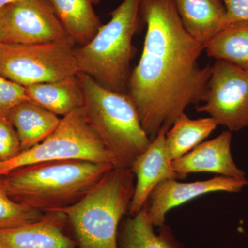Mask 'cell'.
Listing matches in <instances>:
<instances>
[{"mask_svg":"<svg viewBox=\"0 0 248 248\" xmlns=\"http://www.w3.org/2000/svg\"><path fill=\"white\" fill-rule=\"evenodd\" d=\"M67 34L81 46L97 33L103 24L92 0H48Z\"/></svg>","mask_w":248,"mask_h":248,"instance_id":"cell-17","label":"cell"},{"mask_svg":"<svg viewBox=\"0 0 248 248\" xmlns=\"http://www.w3.org/2000/svg\"><path fill=\"white\" fill-rule=\"evenodd\" d=\"M130 169L110 170L71 206L62 209L76 235L77 248H118L119 226L135 190Z\"/></svg>","mask_w":248,"mask_h":248,"instance_id":"cell-4","label":"cell"},{"mask_svg":"<svg viewBox=\"0 0 248 248\" xmlns=\"http://www.w3.org/2000/svg\"><path fill=\"white\" fill-rule=\"evenodd\" d=\"M6 118L14 125L22 151L36 146L55 131L61 119L32 102L18 104L9 111Z\"/></svg>","mask_w":248,"mask_h":248,"instance_id":"cell-15","label":"cell"},{"mask_svg":"<svg viewBox=\"0 0 248 248\" xmlns=\"http://www.w3.org/2000/svg\"><path fill=\"white\" fill-rule=\"evenodd\" d=\"M118 248H182L169 227H161L156 234L148 213L147 203L138 213L129 217L118 232Z\"/></svg>","mask_w":248,"mask_h":248,"instance_id":"cell-18","label":"cell"},{"mask_svg":"<svg viewBox=\"0 0 248 248\" xmlns=\"http://www.w3.org/2000/svg\"><path fill=\"white\" fill-rule=\"evenodd\" d=\"M93 4H98L102 0H92Z\"/></svg>","mask_w":248,"mask_h":248,"instance_id":"cell-26","label":"cell"},{"mask_svg":"<svg viewBox=\"0 0 248 248\" xmlns=\"http://www.w3.org/2000/svg\"><path fill=\"white\" fill-rule=\"evenodd\" d=\"M203 102V105L197 106V112L208 114L230 132L248 127V71L217 60L211 66Z\"/></svg>","mask_w":248,"mask_h":248,"instance_id":"cell-8","label":"cell"},{"mask_svg":"<svg viewBox=\"0 0 248 248\" xmlns=\"http://www.w3.org/2000/svg\"><path fill=\"white\" fill-rule=\"evenodd\" d=\"M44 214L13 200L0 182V230L38 221Z\"/></svg>","mask_w":248,"mask_h":248,"instance_id":"cell-21","label":"cell"},{"mask_svg":"<svg viewBox=\"0 0 248 248\" xmlns=\"http://www.w3.org/2000/svg\"><path fill=\"white\" fill-rule=\"evenodd\" d=\"M248 184L246 178L226 176L189 183L168 179L160 183L150 195L147 202L148 215L154 226L161 228L171 209L210 192H239Z\"/></svg>","mask_w":248,"mask_h":248,"instance_id":"cell-10","label":"cell"},{"mask_svg":"<svg viewBox=\"0 0 248 248\" xmlns=\"http://www.w3.org/2000/svg\"><path fill=\"white\" fill-rule=\"evenodd\" d=\"M204 49L208 56L248 71V21L228 24Z\"/></svg>","mask_w":248,"mask_h":248,"instance_id":"cell-20","label":"cell"},{"mask_svg":"<svg viewBox=\"0 0 248 248\" xmlns=\"http://www.w3.org/2000/svg\"><path fill=\"white\" fill-rule=\"evenodd\" d=\"M76 44L71 37L33 45L0 43V75L24 87L77 76Z\"/></svg>","mask_w":248,"mask_h":248,"instance_id":"cell-7","label":"cell"},{"mask_svg":"<svg viewBox=\"0 0 248 248\" xmlns=\"http://www.w3.org/2000/svg\"><path fill=\"white\" fill-rule=\"evenodd\" d=\"M140 14L146 37L128 94L147 135L155 138L189 106L203 102L211 66H200L203 45L184 29L172 0H141Z\"/></svg>","mask_w":248,"mask_h":248,"instance_id":"cell-1","label":"cell"},{"mask_svg":"<svg viewBox=\"0 0 248 248\" xmlns=\"http://www.w3.org/2000/svg\"><path fill=\"white\" fill-rule=\"evenodd\" d=\"M218 124L213 117L191 120L185 112L177 117L166 135V151L171 161L182 157L200 145Z\"/></svg>","mask_w":248,"mask_h":248,"instance_id":"cell-19","label":"cell"},{"mask_svg":"<svg viewBox=\"0 0 248 248\" xmlns=\"http://www.w3.org/2000/svg\"><path fill=\"white\" fill-rule=\"evenodd\" d=\"M59 161H91L115 167L113 156L91 126L83 107L63 116L43 141L0 162V177L29 165Z\"/></svg>","mask_w":248,"mask_h":248,"instance_id":"cell-6","label":"cell"},{"mask_svg":"<svg viewBox=\"0 0 248 248\" xmlns=\"http://www.w3.org/2000/svg\"><path fill=\"white\" fill-rule=\"evenodd\" d=\"M22 152L16 129L6 117H0V162L7 161Z\"/></svg>","mask_w":248,"mask_h":248,"instance_id":"cell-23","label":"cell"},{"mask_svg":"<svg viewBox=\"0 0 248 248\" xmlns=\"http://www.w3.org/2000/svg\"><path fill=\"white\" fill-rule=\"evenodd\" d=\"M27 102L31 100L26 88L0 75V117H6L11 109Z\"/></svg>","mask_w":248,"mask_h":248,"instance_id":"cell-22","label":"cell"},{"mask_svg":"<svg viewBox=\"0 0 248 248\" xmlns=\"http://www.w3.org/2000/svg\"><path fill=\"white\" fill-rule=\"evenodd\" d=\"M222 1L226 9V27L232 23L248 21V0Z\"/></svg>","mask_w":248,"mask_h":248,"instance_id":"cell-24","label":"cell"},{"mask_svg":"<svg viewBox=\"0 0 248 248\" xmlns=\"http://www.w3.org/2000/svg\"><path fill=\"white\" fill-rule=\"evenodd\" d=\"M68 218L60 211L48 212L40 220L0 230V248H77L64 233Z\"/></svg>","mask_w":248,"mask_h":248,"instance_id":"cell-12","label":"cell"},{"mask_svg":"<svg viewBox=\"0 0 248 248\" xmlns=\"http://www.w3.org/2000/svg\"><path fill=\"white\" fill-rule=\"evenodd\" d=\"M231 132L223 131L216 138L202 142L192 151L171 162L179 179L196 172H210L229 177L246 178L235 164L231 153Z\"/></svg>","mask_w":248,"mask_h":248,"instance_id":"cell-13","label":"cell"},{"mask_svg":"<svg viewBox=\"0 0 248 248\" xmlns=\"http://www.w3.org/2000/svg\"><path fill=\"white\" fill-rule=\"evenodd\" d=\"M169 127L163 126L150 146L137 158L132 165L137 181L129 214L135 215L148 202L152 192L160 183L168 179H179L173 170L166 148V135Z\"/></svg>","mask_w":248,"mask_h":248,"instance_id":"cell-11","label":"cell"},{"mask_svg":"<svg viewBox=\"0 0 248 248\" xmlns=\"http://www.w3.org/2000/svg\"><path fill=\"white\" fill-rule=\"evenodd\" d=\"M48 0H20L0 9V42L33 45L68 38Z\"/></svg>","mask_w":248,"mask_h":248,"instance_id":"cell-9","label":"cell"},{"mask_svg":"<svg viewBox=\"0 0 248 248\" xmlns=\"http://www.w3.org/2000/svg\"><path fill=\"white\" fill-rule=\"evenodd\" d=\"M25 88L31 102L58 116L63 117L84 106V93L78 75Z\"/></svg>","mask_w":248,"mask_h":248,"instance_id":"cell-16","label":"cell"},{"mask_svg":"<svg viewBox=\"0 0 248 248\" xmlns=\"http://www.w3.org/2000/svg\"><path fill=\"white\" fill-rule=\"evenodd\" d=\"M184 29L203 45L226 27V9L222 0H172Z\"/></svg>","mask_w":248,"mask_h":248,"instance_id":"cell-14","label":"cell"},{"mask_svg":"<svg viewBox=\"0 0 248 248\" xmlns=\"http://www.w3.org/2000/svg\"><path fill=\"white\" fill-rule=\"evenodd\" d=\"M113 168L91 161H48L12 171L0 182L13 200L45 213L79 202Z\"/></svg>","mask_w":248,"mask_h":248,"instance_id":"cell-2","label":"cell"},{"mask_svg":"<svg viewBox=\"0 0 248 248\" xmlns=\"http://www.w3.org/2000/svg\"><path fill=\"white\" fill-rule=\"evenodd\" d=\"M78 77L90 124L113 156L115 168L130 169L152 143L133 100L128 94L104 87L89 75L79 72Z\"/></svg>","mask_w":248,"mask_h":248,"instance_id":"cell-3","label":"cell"},{"mask_svg":"<svg viewBox=\"0 0 248 248\" xmlns=\"http://www.w3.org/2000/svg\"><path fill=\"white\" fill-rule=\"evenodd\" d=\"M0 43H1V42H0Z\"/></svg>","mask_w":248,"mask_h":248,"instance_id":"cell-27","label":"cell"},{"mask_svg":"<svg viewBox=\"0 0 248 248\" xmlns=\"http://www.w3.org/2000/svg\"><path fill=\"white\" fill-rule=\"evenodd\" d=\"M18 1H20V0H0V9Z\"/></svg>","mask_w":248,"mask_h":248,"instance_id":"cell-25","label":"cell"},{"mask_svg":"<svg viewBox=\"0 0 248 248\" xmlns=\"http://www.w3.org/2000/svg\"><path fill=\"white\" fill-rule=\"evenodd\" d=\"M140 1L124 0L92 40L75 50L78 71L122 94H128L133 36L143 22Z\"/></svg>","mask_w":248,"mask_h":248,"instance_id":"cell-5","label":"cell"}]
</instances>
